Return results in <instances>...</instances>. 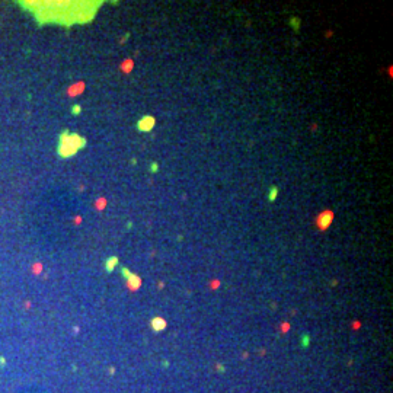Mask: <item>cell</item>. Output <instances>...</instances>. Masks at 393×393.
I'll use <instances>...</instances> for the list:
<instances>
[{
  "label": "cell",
  "instance_id": "cell-6",
  "mask_svg": "<svg viewBox=\"0 0 393 393\" xmlns=\"http://www.w3.org/2000/svg\"><path fill=\"white\" fill-rule=\"evenodd\" d=\"M118 262H120V259H118V256H109L108 259L105 261V269H106V272H112L117 268V265H118Z\"/></svg>",
  "mask_w": 393,
  "mask_h": 393
},
{
  "label": "cell",
  "instance_id": "cell-10",
  "mask_svg": "<svg viewBox=\"0 0 393 393\" xmlns=\"http://www.w3.org/2000/svg\"><path fill=\"white\" fill-rule=\"evenodd\" d=\"M80 109H82V106H80V105H73L72 112H73L74 115H79V114H80Z\"/></svg>",
  "mask_w": 393,
  "mask_h": 393
},
{
  "label": "cell",
  "instance_id": "cell-8",
  "mask_svg": "<svg viewBox=\"0 0 393 393\" xmlns=\"http://www.w3.org/2000/svg\"><path fill=\"white\" fill-rule=\"evenodd\" d=\"M300 341H302L303 348H307L309 345H310V336H309V333H303L302 338H300Z\"/></svg>",
  "mask_w": 393,
  "mask_h": 393
},
{
  "label": "cell",
  "instance_id": "cell-5",
  "mask_svg": "<svg viewBox=\"0 0 393 393\" xmlns=\"http://www.w3.org/2000/svg\"><path fill=\"white\" fill-rule=\"evenodd\" d=\"M166 325H168L166 321L162 319V317H153L150 322V326L154 332H162V331H165V329H166Z\"/></svg>",
  "mask_w": 393,
  "mask_h": 393
},
{
  "label": "cell",
  "instance_id": "cell-12",
  "mask_svg": "<svg viewBox=\"0 0 393 393\" xmlns=\"http://www.w3.org/2000/svg\"><path fill=\"white\" fill-rule=\"evenodd\" d=\"M5 364H6V360H5V357H0V365L3 367Z\"/></svg>",
  "mask_w": 393,
  "mask_h": 393
},
{
  "label": "cell",
  "instance_id": "cell-2",
  "mask_svg": "<svg viewBox=\"0 0 393 393\" xmlns=\"http://www.w3.org/2000/svg\"><path fill=\"white\" fill-rule=\"evenodd\" d=\"M121 275H122V278L127 281V285H128V288H130V290H139L140 288V285H141V278H140L137 274L131 272L128 268H125V266H121Z\"/></svg>",
  "mask_w": 393,
  "mask_h": 393
},
{
  "label": "cell",
  "instance_id": "cell-11",
  "mask_svg": "<svg viewBox=\"0 0 393 393\" xmlns=\"http://www.w3.org/2000/svg\"><path fill=\"white\" fill-rule=\"evenodd\" d=\"M157 168H159V166H157L156 162H154V163H151V165H150V172H153V173H154V172H157V170H159Z\"/></svg>",
  "mask_w": 393,
  "mask_h": 393
},
{
  "label": "cell",
  "instance_id": "cell-4",
  "mask_svg": "<svg viewBox=\"0 0 393 393\" xmlns=\"http://www.w3.org/2000/svg\"><path fill=\"white\" fill-rule=\"evenodd\" d=\"M332 220H333V213L332 211H323L321 216L317 217L316 224L319 226V229L321 230H325V229H328V227L331 226Z\"/></svg>",
  "mask_w": 393,
  "mask_h": 393
},
{
  "label": "cell",
  "instance_id": "cell-9",
  "mask_svg": "<svg viewBox=\"0 0 393 393\" xmlns=\"http://www.w3.org/2000/svg\"><path fill=\"white\" fill-rule=\"evenodd\" d=\"M290 25H291V28H294V31H296V32H298V26H300V19H298V18H291Z\"/></svg>",
  "mask_w": 393,
  "mask_h": 393
},
{
  "label": "cell",
  "instance_id": "cell-3",
  "mask_svg": "<svg viewBox=\"0 0 393 393\" xmlns=\"http://www.w3.org/2000/svg\"><path fill=\"white\" fill-rule=\"evenodd\" d=\"M156 125V120L151 115H144L143 118H140L137 122V130L140 133H150Z\"/></svg>",
  "mask_w": 393,
  "mask_h": 393
},
{
  "label": "cell",
  "instance_id": "cell-7",
  "mask_svg": "<svg viewBox=\"0 0 393 393\" xmlns=\"http://www.w3.org/2000/svg\"><path fill=\"white\" fill-rule=\"evenodd\" d=\"M277 197H278V188H277V187H271V188H269V191H268V201L274 202V201L277 200Z\"/></svg>",
  "mask_w": 393,
  "mask_h": 393
},
{
  "label": "cell",
  "instance_id": "cell-1",
  "mask_svg": "<svg viewBox=\"0 0 393 393\" xmlns=\"http://www.w3.org/2000/svg\"><path fill=\"white\" fill-rule=\"evenodd\" d=\"M86 144V139L80 137L76 133H63L60 135V143L57 147V153L58 156L63 159L72 157L77 153L80 149H83Z\"/></svg>",
  "mask_w": 393,
  "mask_h": 393
}]
</instances>
